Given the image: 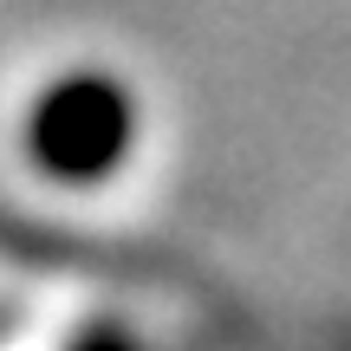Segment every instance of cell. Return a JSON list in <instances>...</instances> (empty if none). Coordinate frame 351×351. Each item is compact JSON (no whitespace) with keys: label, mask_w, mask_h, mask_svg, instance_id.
<instances>
[{"label":"cell","mask_w":351,"mask_h":351,"mask_svg":"<svg viewBox=\"0 0 351 351\" xmlns=\"http://www.w3.org/2000/svg\"><path fill=\"white\" fill-rule=\"evenodd\" d=\"M65 351H150L143 339H130L124 326H85V332H72V345Z\"/></svg>","instance_id":"cell-2"},{"label":"cell","mask_w":351,"mask_h":351,"mask_svg":"<svg viewBox=\"0 0 351 351\" xmlns=\"http://www.w3.org/2000/svg\"><path fill=\"white\" fill-rule=\"evenodd\" d=\"M137 91L111 65H65L26 98L20 111V156L33 176L59 189H98L137 150Z\"/></svg>","instance_id":"cell-1"}]
</instances>
